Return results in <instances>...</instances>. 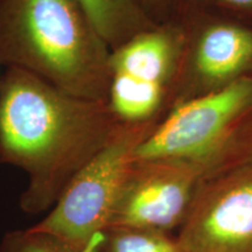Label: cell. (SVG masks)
<instances>
[{
  "label": "cell",
  "instance_id": "obj_1",
  "mask_svg": "<svg viewBox=\"0 0 252 252\" xmlns=\"http://www.w3.org/2000/svg\"><path fill=\"white\" fill-rule=\"evenodd\" d=\"M121 123L108 102L75 96L6 68L0 76V160L27 173L24 212L52 209Z\"/></svg>",
  "mask_w": 252,
  "mask_h": 252
},
{
  "label": "cell",
  "instance_id": "obj_2",
  "mask_svg": "<svg viewBox=\"0 0 252 252\" xmlns=\"http://www.w3.org/2000/svg\"><path fill=\"white\" fill-rule=\"evenodd\" d=\"M110 56L77 0H0V65L108 102Z\"/></svg>",
  "mask_w": 252,
  "mask_h": 252
},
{
  "label": "cell",
  "instance_id": "obj_3",
  "mask_svg": "<svg viewBox=\"0 0 252 252\" xmlns=\"http://www.w3.org/2000/svg\"><path fill=\"white\" fill-rule=\"evenodd\" d=\"M251 158L252 75L175 104L134 153L191 162L207 180Z\"/></svg>",
  "mask_w": 252,
  "mask_h": 252
},
{
  "label": "cell",
  "instance_id": "obj_4",
  "mask_svg": "<svg viewBox=\"0 0 252 252\" xmlns=\"http://www.w3.org/2000/svg\"><path fill=\"white\" fill-rule=\"evenodd\" d=\"M158 122H122L105 146L74 176L48 215L30 229L75 252L98 251L135 151Z\"/></svg>",
  "mask_w": 252,
  "mask_h": 252
},
{
  "label": "cell",
  "instance_id": "obj_5",
  "mask_svg": "<svg viewBox=\"0 0 252 252\" xmlns=\"http://www.w3.org/2000/svg\"><path fill=\"white\" fill-rule=\"evenodd\" d=\"M186 50L181 24L159 23L110 56L108 103L121 122L160 121L171 109Z\"/></svg>",
  "mask_w": 252,
  "mask_h": 252
},
{
  "label": "cell",
  "instance_id": "obj_6",
  "mask_svg": "<svg viewBox=\"0 0 252 252\" xmlns=\"http://www.w3.org/2000/svg\"><path fill=\"white\" fill-rule=\"evenodd\" d=\"M206 173L174 159L134 160L113 207L109 229L171 234L187 219Z\"/></svg>",
  "mask_w": 252,
  "mask_h": 252
},
{
  "label": "cell",
  "instance_id": "obj_7",
  "mask_svg": "<svg viewBox=\"0 0 252 252\" xmlns=\"http://www.w3.org/2000/svg\"><path fill=\"white\" fill-rule=\"evenodd\" d=\"M176 239L184 252H252V158L204 181Z\"/></svg>",
  "mask_w": 252,
  "mask_h": 252
},
{
  "label": "cell",
  "instance_id": "obj_8",
  "mask_svg": "<svg viewBox=\"0 0 252 252\" xmlns=\"http://www.w3.org/2000/svg\"><path fill=\"white\" fill-rule=\"evenodd\" d=\"M181 25L186 50L171 109L250 75L252 30L229 23H204L196 30Z\"/></svg>",
  "mask_w": 252,
  "mask_h": 252
},
{
  "label": "cell",
  "instance_id": "obj_9",
  "mask_svg": "<svg viewBox=\"0 0 252 252\" xmlns=\"http://www.w3.org/2000/svg\"><path fill=\"white\" fill-rule=\"evenodd\" d=\"M77 1L111 49L157 25L145 12L140 0Z\"/></svg>",
  "mask_w": 252,
  "mask_h": 252
},
{
  "label": "cell",
  "instance_id": "obj_10",
  "mask_svg": "<svg viewBox=\"0 0 252 252\" xmlns=\"http://www.w3.org/2000/svg\"><path fill=\"white\" fill-rule=\"evenodd\" d=\"M97 252H184L176 237L140 229H109Z\"/></svg>",
  "mask_w": 252,
  "mask_h": 252
},
{
  "label": "cell",
  "instance_id": "obj_11",
  "mask_svg": "<svg viewBox=\"0 0 252 252\" xmlns=\"http://www.w3.org/2000/svg\"><path fill=\"white\" fill-rule=\"evenodd\" d=\"M1 252H75L68 245L33 230L15 231L6 236Z\"/></svg>",
  "mask_w": 252,
  "mask_h": 252
},
{
  "label": "cell",
  "instance_id": "obj_12",
  "mask_svg": "<svg viewBox=\"0 0 252 252\" xmlns=\"http://www.w3.org/2000/svg\"><path fill=\"white\" fill-rule=\"evenodd\" d=\"M141 5H143V7L145 9V12H146L147 15L152 19L154 23H157L156 21V14L158 13L159 11H161L167 6V2H168V0H140ZM159 24V23H157Z\"/></svg>",
  "mask_w": 252,
  "mask_h": 252
},
{
  "label": "cell",
  "instance_id": "obj_13",
  "mask_svg": "<svg viewBox=\"0 0 252 252\" xmlns=\"http://www.w3.org/2000/svg\"><path fill=\"white\" fill-rule=\"evenodd\" d=\"M219 1L235 8L250 9V11H252V0H219Z\"/></svg>",
  "mask_w": 252,
  "mask_h": 252
}]
</instances>
